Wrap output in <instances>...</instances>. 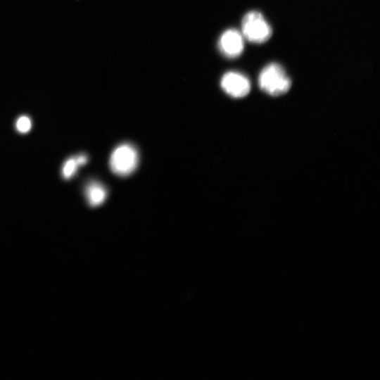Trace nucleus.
Listing matches in <instances>:
<instances>
[{"mask_svg":"<svg viewBox=\"0 0 380 380\" xmlns=\"http://www.w3.org/2000/svg\"><path fill=\"white\" fill-rule=\"evenodd\" d=\"M258 84L264 92L277 96L289 90L291 81L281 65L272 63L261 70L258 77Z\"/></svg>","mask_w":380,"mask_h":380,"instance_id":"obj_1","label":"nucleus"},{"mask_svg":"<svg viewBox=\"0 0 380 380\" xmlns=\"http://www.w3.org/2000/svg\"><path fill=\"white\" fill-rule=\"evenodd\" d=\"M241 34L251 42L262 44L271 37L272 30L262 14L253 11L247 13L242 19Z\"/></svg>","mask_w":380,"mask_h":380,"instance_id":"obj_2","label":"nucleus"},{"mask_svg":"<svg viewBox=\"0 0 380 380\" xmlns=\"http://www.w3.org/2000/svg\"><path fill=\"white\" fill-rule=\"evenodd\" d=\"M138 153L136 148L128 144L118 146L110 158L111 170L119 176H127L136 169Z\"/></svg>","mask_w":380,"mask_h":380,"instance_id":"obj_3","label":"nucleus"},{"mask_svg":"<svg viewBox=\"0 0 380 380\" xmlns=\"http://www.w3.org/2000/svg\"><path fill=\"white\" fill-rule=\"evenodd\" d=\"M222 89L229 96L234 98L246 96L251 90L248 78L238 72H228L221 80Z\"/></svg>","mask_w":380,"mask_h":380,"instance_id":"obj_4","label":"nucleus"},{"mask_svg":"<svg viewBox=\"0 0 380 380\" xmlns=\"http://www.w3.org/2000/svg\"><path fill=\"white\" fill-rule=\"evenodd\" d=\"M243 37L235 29L224 32L218 41V47L221 53L227 58H235L243 51Z\"/></svg>","mask_w":380,"mask_h":380,"instance_id":"obj_5","label":"nucleus"},{"mask_svg":"<svg viewBox=\"0 0 380 380\" xmlns=\"http://www.w3.org/2000/svg\"><path fill=\"white\" fill-rule=\"evenodd\" d=\"M85 195L89 205L96 207L103 203L107 193L102 184L96 182H91L85 188Z\"/></svg>","mask_w":380,"mask_h":380,"instance_id":"obj_6","label":"nucleus"},{"mask_svg":"<svg viewBox=\"0 0 380 380\" xmlns=\"http://www.w3.org/2000/svg\"><path fill=\"white\" fill-rule=\"evenodd\" d=\"M88 157L85 154H79L67 159L62 166L61 174L64 179L72 178L77 172L78 167L87 163Z\"/></svg>","mask_w":380,"mask_h":380,"instance_id":"obj_7","label":"nucleus"},{"mask_svg":"<svg viewBox=\"0 0 380 380\" xmlns=\"http://www.w3.org/2000/svg\"><path fill=\"white\" fill-rule=\"evenodd\" d=\"M32 127V121L30 118L27 115H22L19 117L15 122V128L20 133H27Z\"/></svg>","mask_w":380,"mask_h":380,"instance_id":"obj_8","label":"nucleus"}]
</instances>
